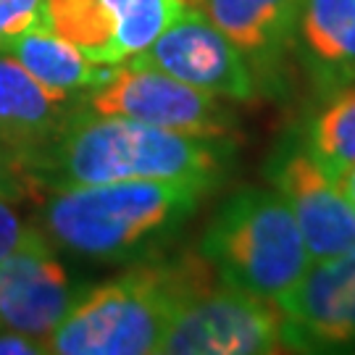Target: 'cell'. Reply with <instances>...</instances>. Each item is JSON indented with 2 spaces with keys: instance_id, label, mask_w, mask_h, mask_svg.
Returning <instances> with one entry per match:
<instances>
[{
  "instance_id": "15",
  "label": "cell",
  "mask_w": 355,
  "mask_h": 355,
  "mask_svg": "<svg viewBox=\"0 0 355 355\" xmlns=\"http://www.w3.org/2000/svg\"><path fill=\"white\" fill-rule=\"evenodd\" d=\"M48 29L95 64H124L119 24L105 0H45Z\"/></svg>"
},
{
  "instance_id": "7",
  "label": "cell",
  "mask_w": 355,
  "mask_h": 355,
  "mask_svg": "<svg viewBox=\"0 0 355 355\" xmlns=\"http://www.w3.org/2000/svg\"><path fill=\"white\" fill-rule=\"evenodd\" d=\"M129 64L158 69L221 101L248 103L261 92L234 42L195 8L166 26L150 48L129 58Z\"/></svg>"
},
{
  "instance_id": "18",
  "label": "cell",
  "mask_w": 355,
  "mask_h": 355,
  "mask_svg": "<svg viewBox=\"0 0 355 355\" xmlns=\"http://www.w3.org/2000/svg\"><path fill=\"white\" fill-rule=\"evenodd\" d=\"M48 26L45 0H0V51L29 29Z\"/></svg>"
},
{
  "instance_id": "5",
  "label": "cell",
  "mask_w": 355,
  "mask_h": 355,
  "mask_svg": "<svg viewBox=\"0 0 355 355\" xmlns=\"http://www.w3.org/2000/svg\"><path fill=\"white\" fill-rule=\"evenodd\" d=\"M287 350L279 305L237 290L187 261L161 355H268Z\"/></svg>"
},
{
  "instance_id": "14",
  "label": "cell",
  "mask_w": 355,
  "mask_h": 355,
  "mask_svg": "<svg viewBox=\"0 0 355 355\" xmlns=\"http://www.w3.org/2000/svg\"><path fill=\"white\" fill-rule=\"evenodd\" d=\"M6 53L24 66L40 85H45L58 95H85L87 89L101 85L111 69L95 64L48 26L19 35L6 45Z\"/></svg>"
},
{
  "instance_id": "2",
  "label": "cell",
  "mask_w": 355,
  "mask_h": 355,
  "mask_svg": "<svg viewBox=\"0 0 355 355\" xmlns=\"http://www.w3.org/2000/svg\"><path fill=\"white\" fill-rule=\"evenodd\" d=\"M205 187L182 179H129L48 192L40 229L82 258L116 263L153 250L198 208Z\"/></svg>"
},
{
  "instance_id": "9",
  "label": "cell",
  "mask_w": 355,
  "mask_h": 355,
  "mask_svg": "<svg viewBox=\"0 0 355 355\" xmlns=\"http://www.w3.org/2000/svg\"><path fill=\"white\" fill-rule=\"evenodd\" d=\"M277 305L287 350L355 347V250L311 261L303 279Z\"/></svg>"
},
{
  "instance_id": "11",
  "label": "cell",
  "mask_w": 355,
  "mask_h": 355,
  "mask_svg": "<svg viewBox=\"0 0 355 355\" xmlns=\"http://www.w3.org/2000/svg\"><path fill=\"white\" fill-rule=\"evenodd\" d=\"M187 6L234 42L261 92L279 85L284 58L295 51L300 0H187Z\"/></svg>"
},
{
  "instance_id": "6",
  "label": "cell",
  "mask_w": 355,
  "mask_h": 355,
  "mask_svg": "<svg viewBox=\"0 0 355 355\" xmlns=\"http://www.w3.org/2000/svg\"><path fill=\"white\" fill-rule=\"evenodd\" d=\"M85 105L105 116L214 140H227L232 127V116L216 95L129 61L111 66L101 85L85 92Z\"/></svg>"
},
{
  "instance_id": "4",
  "label": "cell",
  "mask_w": 355,
  "mask_h": 355,
  "mask_svg": "<svg viewBox=\"0 0 355 355\" xmlns=\"http://www.w3.org/2000/svg\"><path fill=\"white\" fill-rule=\"evenodd\" d=\"M184 263L135 266L79 295L48 340L55 355H155L168 329Z\"/></svg>"
},
{
  "instance_id": "17",
  "label": "cell",
  "mask_w": 355,
  "mask_h": 355,
  "mask_svg": "<svg viewBox=\"0 0 355 355\" xmlns=\"http://www.w3.org/2000/svg\"><path fill=\"white\" fill-rule=\"evenodd\" d=\"M119 24L124 61L148 51L168 24L190 11L187 0H105Z\"/></svg>"
},
{
  "instance_id": "10",
  "label": "cell",
  "mask_w": 355,
  "mask_h": 355,
  "mask_svg": "<svg viewBox=\"0 0 355 355\" xmlns=\"http://www.w3.org/2000/svg\"><path fill=\"white\" fill-rule=\"evenodd\" d=\"M74 300L76 295L53 255L48 234L29 224L19 248L0 263V327L24 331L48 345Z\"/></svg>"
},
{
  "instance_id": "21",
  "label": "cell",
  "mask_w": 355,
  "mask_h": 355,
  "mask_svg": "<svg viewBox=\"0 0 355 355\" xmlns=\"http://www.w3.org/2000/svg\"><path fill=\"white\" fill-rule=\"evenodd\" d=\"M48 353V345L37 337H29L24 331L3 327L0 329V355H42Z\"/></svg>"
},
{
  "instance_id": "22",
  "label": "cell",
  "mask_w": 355,
  "mask_h": 355,
  "mask_svg": "<svg viewBox=\"0 0 355 355\" xmlns=\"http://www.w3.org/2000/svg\"><path fill=\"white\" fill-rule=\"evenodd\" d=\"M337 182H340L343 192L347 195V200H350V203H353V208H355V164L347 166L343 174L337 177Z\"/></svg>"
},
{
  "instance_id": "3",
  "label": "cell",
  "mask_w": 355,
  "mask_h": 355,
  "mask_svg": "<svg viewBox=\"0 0 355 355\" xmlns=\"http://www.w3.org/2000/svg\"><path fill=\"white\" fill-rule=\"evenodd\" d=\"M200 255L221 282L271 303L311 266L300 227L274 187L232 192L205 229Z\"/></svg>"
},
{
  "instance_id": "16",
  "label": "cell",
  "mask_w": 355,
  "mask_h": 355,
  "mask_svg": "<svg viewBox=\"0 0 355 355\" xmlns=\"http://www.w3.org/2000/svg\"><path fill=\"white\" fill-rule=\"evenodd\" d=\"M305 145L334 179L355 164V79L327 95L311 121Z\"/></svg>"
},
{
  "instance_id": "13",
  "label": "cell",
  "mask_w": 355,
  "mask_h": 355,
  "mask_svg": "<svg viewBox=\"0 0 355 355\" xmlns=\"http://www.w3.org/2000/svg\"><path fill=\"white\" fill-rule=\"evenodd\" d=\"M295 53L327 98L355 79V0H300Z\"/></svg>"
},
{
  "instance_id": "20",
  "label": "cell",
  "mask_w": 355,
  "mask_h": 355,
  "mask_svg": "<svg viewBox=\"0 0 355 355\" xmlns=\"http://www.w3.org/2000/svg\"><path fill=\"white\" fill-rule=\"evenodd\" d=\"M32 190L24 177L21 164L11 155V150L0 142V198L8 200H21L26 192Z\"/></svg>"
},
{
  "instance_id": "12",
  "label": "cell",
  "mask_w": 355,
  "mask_h": 355,
  "mask_svg": "<svg viewBox=\"0 0 355 355\" xmlns=\"http://www.w3.org/2000/svg\"><path fill=\"white\" fill-rule=\"evenodd\" d=\"M82 101L85 95H58L40 85L13 55L0 51V142L21 168L61 132Z\"/></svg>"
},
{
  "instance_id": "19",
  "label": "cell",
  "mask_w": 355,
  "mask_h": 355,
  "mask_svg": "<svg viewBox=\"0 0 355 355\" xmlns=\"http://www.w3.org/2000/svg\"><path fill=\"white\" fill-rule=\"evenodd\" d=\"M16 200L0 198V263L19 248V242L24 240L29 224L21 221V216L16 211Z\"/></svg>"
},
{
  "instance_id": "8",
  "label": "cell",
  "mask_w": 355,
  "mask_h": 355,
  "mask_svg": "<svg viewBox=\"0 0 355 355\" xmlns=\"http://www.w3.org/2000/svg\"><path fill=\"white\" fill-rule=\"evenodd\" d=\"M268 179L290 205L311 261H327L355 250L353 203L305 142L282 145L271 158Z\"/></svg>"
},
{
  "instance_id": "1",
  "label": "cell",
  "mask_w": 355,
  "mask_h": 355,
  "mask_svg": "<svg viewBox=\"0 0 355 355\" xmlns=\"http://www.w3.org/2000/svg\"><path fill=\"white\" fill-rule=\"evenodd\" d=\"M227 155L224 140L98 114L82 101L61 132L26 161L24 177L45 192L129 179H182L214 187Z\"/></svg>"
}]
</instances>
